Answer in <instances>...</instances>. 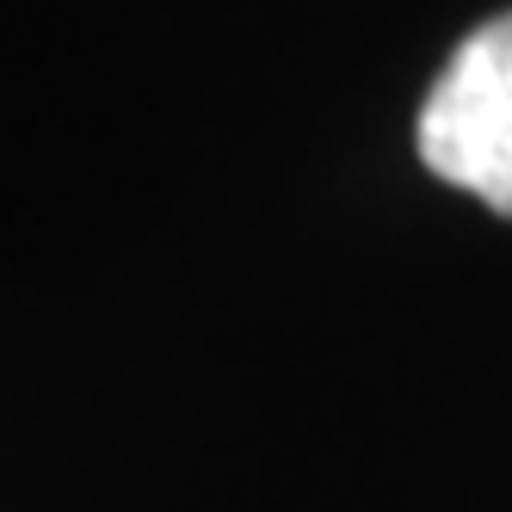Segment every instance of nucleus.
Segmentation results:
<instances>
[{
    "label": "nucleus",
    "mask_w": 512,
    "mask_h": 512,
    "mask_svg": "<svg viewBox=\"0 0 512 512\" xmlns=\"http://www.w3.org/2000/svg\"><path fill=\"white\" fill-rule=\"evenodd\" d=\"M420 161L512 216V13L475 25L420 105Z\"/></svg>",
    "instance_id": "nucleus-1"
}]
</instances>
